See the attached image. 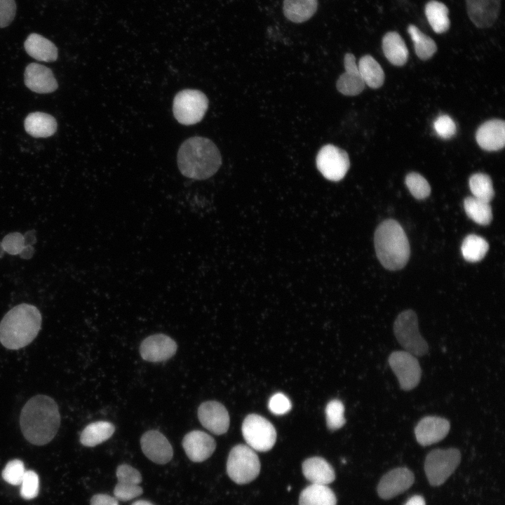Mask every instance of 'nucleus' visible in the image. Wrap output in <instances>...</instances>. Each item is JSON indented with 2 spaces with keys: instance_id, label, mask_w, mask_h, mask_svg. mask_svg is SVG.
Masks as SVG:
<instances>
[{
  "instance_id": "nucleus-44",
  "label": "nucleus",
  "mask_w": 505,
  "mask_h": 505,
  "mask_svg": "<svg viewBox=\"0 0 505 505\" xmlns=\"http://www.w3.org/2000/svg\"><path fill=\"white\" fill-rule=\"evenodd\" d=\"M116 475L118 481H128L137 485L142 482V476L139 471L126 464L117 467Z\"/></svg>"
},
{
  "instance_id": "nucleus-25",
  "label": "nucleus",
  "mask_w": 505,
  "mask_h": 505,
  "mask_svg": "<svg viewBox=\"0 0 505 505\" xmlns=\"http://www.w3.org/2000/svg\"><path fill=\"white\" fill-rule=\"evenodd\" d=\"M385 57L393 65L403 66L408 58V50L400 35L396 32H387L382 39Z\"/></svg>"
},
{
  "instance_id": "nucleus-41",
  "label": "nucleus",
  "mask_w": 505,
  "mask_h": 505,
  "mask_svg": "<svg viewBox=\"0 0 505 505\" xmlns=\"http://www.w3.org/2000/svg\"><path fill=\"white\" fill-rule=\"evenodd\" d=\"M291 407L290 400L282 393H275L269 401V409L274 415H284L290 410Z\"/></svg>"
},
{
  "instance_id": "nucleus-28",
  "label": "nucleus",
  "mask_w": 505,
  "mask_h": 505,
  "mask_svg": "<svg viewBox=\"0 0 505 505\" xmlns=\"http://www.w3.org/2000/svg\"><path fill=\"white\" fill-rule=\"evenodd\" d=\"M115 431L108 422L100 421L86 426L80 436V442L86 447H94L108 440Z\"/></svg>"
},
{
  "instance_id": "nucleus-27",
  "label": "nucleus",
  "mask_w": 505,
  "mask_h": 505,
  "mask_svg": "<svg viewBox=\"0 0 505 505\" xmlns=\"http://www.w3.org/2000/svg\"><path fill=\"white\" fill-rule=\"evenodd\" d=\"M333 491L325 485L311 484L300 493L299 505H336Z\"/></svg>"
},
{
  "instance_id": "nucleus-37",
  "label": "nucleus",
  "mask_w": 505,
  "mask_h": 505,
  "mask_svg": "<svg viewBox=\"0 0 505 505\" xmlns=\"http://www.w3.org/2000/svg\"><path fill=\"white\" fill-rule=\"evenodd\" d=\"M25 473L23 462L20 459H13L6 464L1 476L8 483L18 485L21 484Z\"/></svg>"
},
{
  "instance_id": "nucleus-6",
  "label": "nucleus",
  "mask_w": 505,
  "mask_h": 505,
  "mask_svg": "<svg viewBox=\"0 0 505 505\" xmlns=\"http://www.w3.org/2000/svg\"><path fill=\"white\" fill-rule=\"evenodd\" d=\"M395 337L405 351L422 356L429 351V345L418 328L417 314L411 309L400 313L393 323Z\"/></svg>"
},
{
  "instance_id": "nucleus-40",
  "label": "nucleus",
  "mask_w": 505,
  "mask_h": 505,
  "mask_svg": "<svg viewBox=\"0 0 505 505\" xmlns=\"http://www.w3.org/2000/svg\"><path fill=\"white\" fill-rule=\"evenodd\" d=\"M434 129L439 137L449 139L456 133V125L452 119L446 114L438 116L433 123Z\"/></svg>"
},
{
  "instance_id": "nucleus-30",
  "label": "nucleus",
  "mask_w": 505,
  "mask_h": 505,
  "mask_svg": "<svg viewBox=\"0 0 505 505\" xmlns=\"http://www.w3.org/2000/svg\"><path fill=\"white\" fill-rule=\"evenodd\" d=\"M449 11L442 2L431 0L425 6V15L433 29L438 34L445 32L450 27Z\"/></svg>"
},
{
  "instance_id": "nucleus-31",
  "label": "nucleus",
  "mask_w": 505,
  "mask_h": 505,
  "mask_svg": "<svg viewBox=\"0 0 505 505\" xmlns=\"http://www.w3.org/2000/svg\"><path fill=\"white\" fill-rule=\"evenodd\" d=\"M464 207L468 217L476 223L487 225L492 221V213L489 203L469 196L464 199Z\"/></svg>"
},
{
  "instance_id": "nucleus-3",
  "label": "nucleus",
  "mask_w": 505,
  "mask_h": 505,
  "mask_svg": "<svg viewBox=\"0 0 505 505\" xmlns=\"http://www.w3.org/2000/svg\"><path fill=\"white\" fill-rule=\"evenodd\" d=\"M41 325L39 309L21 304L8 311L0 323V342L9 349H19L30 344L38 335Z\"/></svg>"
},
{
  "instance_id": "nucleus-4",
  "label": "nucleus",
  "mask_w": 505,
  "mask_h": 505,
  "mask_svg": "<svg viewBox=\"0 0 505 505\" xmlns=\"http://www.w3.org/2000/svg\"><path fill=\"white\" fill-rule=\"evenodd\" d=\"M374 243L377 257L384 268L394 271L405 266L410 257V245L397 221H383L375 230Z\"/></svg>"
},
{
  "instance_id": "nucleus-23",
  "label": "nucleus",
  "mask_w": 505,
  "mask_h": 505,
  "mask_svg": "<svg viewBox=\"0 0 505 505\" xmlns=\"http://www.w3.org/2000/svg\"><path fill=\"white\" fill-rule=\"evenodd\" d=\"M24 47L28 55L39 61L53 62L58 58L55 45L39 34H30L24 43Z\"/></svg>"
},
{
  "instance_id": "nucleus-33",
  "label": "nucleus",
  "mask_w": 505,
  "mask_h": 505,
  "mask_svg": "<svg viewBox=\"0 0 505 505\" xmlns=\"http://www.w3.org/2000/svg\"><path fill=\"white\" fill-rule=\"evenodd\" d=\"M489 249L487 242L476 234L468 235L463 241L461 250L464 258L470 262L481 260Z\"/></svg>"
},
{
  "instance_id": "nucleus-10",
  "label": "nucleus",
  "mask_w": 505,
  "mask_h": 505,
  "mask_svg": "<svg viewBox=\"0 0 505 505\" xmlns=\"http://www.w3.org/2000/svg\"><path fill=\"white\" fill-rule=\"evenodd\" d=\"M316 167L328 180L338 182L342 180L350 167L347 152L334 144L322 147L316 158Z\"/></svg>"
},
{
  "instance_id": "nucleus-15",
  "label": "nucleus",
  "mask_w": 505,
  "mask_h": 505,
  "mask_svg": "<svg viewBox=\"0 0 505 505\" xmlns=\"http://www.w3.org/2000/svg\"><path fill=\"white\" fill-rule=\"evenodd\" d=\"M140 445L144 455L154 463L165 464L173 458V447L161 432L150 430L141 437Z\"/></svg>"
},
{
  "instance_id": "nucleus-39",
  "label": "nucleus",
  "mask_w": 505,
  "mask_h": 505,
  "mask_svg": "<svg viewBox=\"0 0 505 505\" xmlns=\"http://www.w3.org/2000/svg\"><path fill=\"white\" fill-rule=\"evenodd\" d=\"M20 485V495L25 499H32L38 495L39 479L34 471H25Z\"/></svg>"
},
{
  "instance_id": "nucleus-8",
  "label": "nucleus",
  "mask_w": 505,
  "mask_h": 505,
  "mask_svg": "<svg viewBox=\"0 0 505 505\" xmlns=\"http://www.w3.org/2000/svg\"><path fill=\"white\" fill-rule=\"evenodd\" d=\"M461 461V454L456 448L435 449L428 453L424 471L433 486L442 485L454 471Z\"/></svg>"
},
{
  "instance_id": "nucleus-43",
  "label": "nucleus",
  "mask_w": 505,
  "mask_h": 505,
  "mask_svg": "<svg viewBox=\"0 0 505 505\" xmlns=\"http://www.w3.org/2000/svg\"><path fill=\"white\" fill-rule=\"evenodd\" d=\"M15 0H0V27L8 26L16 13Z\"/></svg>"
},
{
  "instance_id": "nucleus-5",
  "label": "nucleus",
  "mask_w": 505,
  "mask_h": 505,
  "mask_svg": "<svg viewBox=\"0 0 505 505\" xmlns=\"http://www.w3.org/2000/svg\"><path fill=\"white\" fill-rule=\"evenodd\" d=\"M260 471V462L253 449L239 444L230 451L227 462V472L236 483L243 485L255 480Z\"/></svg>"
},
{
  "instance_id": "nucleus-7",
  "label": "nucleus",
  "mask_w": 505,
  "mask_h": 505,
  "mask_svg": "<svg viewBox=\"0 0 505 505\" xmlns=\"http://www.w3.org/2000/svg\"><path fill=\"white\" fill-rule=\"evenodd\" d=\"M208 107L206 95L198 90L186 89L177 93L173 100V111L177 121L184 125L199 122Z\"/></svg>"
},
{
  "instance_id": "nucleus-38",
  "label": "nucleus",
  "mask_w": 505,
  "mask_h": 505,
  "mask_svg": "<svg viewBox=\"0 0 505 505\" xmlns=\"http://www.w3.org/2000/svg\"><path fill=\"white\" fill-rule=\"evenodd\" d=\"M113 492L118 501H127L140 496L143 490L140 485L128 481H118Z\"/></svg>"
},
{
  "instance_id": "nucleus-21",
  "label": "nucleus",
  "mask_w": 505,
  "mask_h": 505,
  "mask_svg": "<svg viewBox=\"0 0 505 505\" xmlns=\"http://www.w3.org/2000/svg\"><path fill=\"white\" fill-rule=\"evenodd\" d=\"M478 145L486 151H497L505 144V122L492 119L480 126L476 134Z\"/></svg>"
},
{
  "instance_id": "nucleus-48",
  "label": "nucleus",
  "mask_w": 505,
  "mask_h": 505,
  "mask_svg": "<svg viewBox=\"0 0 505 505\" xmlns=\"http://www.w3.org/2000/svg\"><path fill=\"white\" fill-rule=\"evenodd\" d=\"M34 252V249L31 245H26L24 247L20 255L22 257L28 259L30 258Z\"/></svg>"
},
{
  "instance_id": "nucleus-19",
  "label": "nucleus",
  "mask_w": 505,
  "mask_h": 505,
  "mask_svg": "<svg viewBox=\"0 0 505 505\" xmlns=\"http://www.w3.org/2000/svg\"><path fill=\"white\" fill-rule=\"evenodd\" d=\"M24 77L26 86L37 93H50L58 87L51 69L38 63L28 65Z\"/></svg>"
},
{
  "instance_id": "nucleus-14",
  "label": "nucleus",
  "mask_w": 505,
  "mask_h": 505,
  "mask_svg": "<svg viewBox=\"0 0 505 505\" xmlns=\"http://www.w3.org/2000/svg\"><path fill=\"white\" fill-rule=\"evenodd\" d=\"M177 351L175 342L164 334H155L145 338L140 344L142 358L149 362H161L171 358Z\"/></svg>"
},
{
  "instance_id": "nucleus-26",
  "label": "nucleus",
  "mask_w": 505,
  "mask_h": 505,
  "mask_svg": "<svg viewBox=\"0 0 505 505\" xmlns=\"http://www.w3.org/2000/svg\"><path fill=\"white\" fill-rule=\"evenodd\" d=\"M317 8L318 0H284L283 11L288 20L301 23L309 20Z\"/></svg>"
},
{
  "instance_id": "nucleus-50",
  "label": "nucleus",
  "mask_w": 505,
  "mask_h": 505,
  "mask_svg": "<svg viewBox=\"0 0 505 505\" xmlns=\"http://www.w3.org/2000/svg\"><path fill=\"white\" fill-rule=\"evenodd\" d=\"M4 251L5 250H4V248L2 245V244H1V243H0V257H1L3 255Z\"/></svg>"
},
{
  "instance_id": "nucleus-13",
  "label": "nucleus",
  "mask_w": 505,
  "mask_h": 505,
  "mask_svg": "<svg viewBox=\"0 0 505 505\" xmlns=\"http://www.w3.org/2000/svg\"><path fill=\"white\" fill-rule=\"evenodd\" d=\"M415 481L413 473L405 467L393 469L384 474L377 485V493L389 499L410 488Z\"/></svg>"
},
{
  "instance_id": "nucleus-35",
  "label": "nucleus",
  "mask_w": 505,
  "mask_h": 505,
  "mask_svg": "<svg viewBox=\"0 0 505 505\" xmlns=\"http://www.w3.org/2000/svg\"><path fill=\"white\" fill-rule=\"evenodd\" d=\"M405 184L411 194L417 199H424L431 193L428 181L417 173H408L405 177Z\"/></svg>"
},
{
  "instance_id": "nucleus-9",
  "label": "nucleus",
  "mask_w": 505,
  "mask_h": 505,
  "mask_svg": "<svg viewBox=\"0 0 505 505\" xmlns=\"http://www.w3.org/2000/svg\"><path fill=\"white\" fill-rule=\"evenodd\" d=\"M243 438L250 447L259 452L271 450L276 440V432L273 424L264 417L248 415L242 424Z\"/></svg>"
},
{
  "instance_id": "nucleus-49",
  "label": "nucleus",
  "mask_w": 505,
  "mask_h": 505,
  "mask_svg": "<svg viewBox=\"0 0 505 505\" xmlns=\"http://www.w3.org/2000/svg\"><path fill=\"white\" fill-rule=\"evenodd\" d=\"M131 505H154V504L149 501L137 500V501L133 502Z\"/></svg>"
},
{
  "instance_id": "nucleus-16",
  "label": "nucleus",
  "mask_w": 505,
  "mask_h": 505,
  "mask_svg": "<svg viewBox=\"0 0 505 505\" xmlns=\"http://www.w3.org/2000/svg\"><path fill=\"white\" fill-rule=\"evenodd\" d=\"M182 447L191 461L201 462L213 454L216 443L215 439L206 432L194 430L184 436Z\"/></svg>"
},
{
  "instance_id": "nucleus-36",
  "label": "nucleus",
  "mask_w": 505,
  "mask_h": 505,
  "mask_svg": "<svg viewBox=\"0 0 505 505\" xmlns=\"http://www.w3.org/2000/svg\"><path fill=\"white\" fill-rule=\"evenodd\" d=\"M344 407L341 400L333 399L325 408L326 422L331 430H337L344 426L346 420L344 417Z\"/></svg>"
},
{
  "instance_id": "nucleus-34",
  "label": "nucleus",
  "mask_w": 505,
  "mask_h": 505,
  "mask_svg": "<svg viewBox=\"0 0 505 505\" xmlns=\"http://www.w3.org/2000/svg\"><path fill=\"white\" fill-rule=\"evenodd\" d=\"M469 184L473 197L487 203L492 199L494 191L491 178L487 174L478 173L472 175Z\"/></svg>"
},
{
  "instance_id": "nucleus-17",
  "label": "nucleus",
  "mask_w": 505,
  "mask_h": 505,
  "mask_svg": "<svg viewBox=\"0 0 505 505\" xmlns=\"http://www.w3.org/2000/svg\"><path fill=\"white\" fill-rule=\"evenodd\" d=\"M450 429V422L443 417L426 416L423 417L415 428L417 442L428 446L443 440Z\"/></svg>"
},
{
  "instance_id": "nucleus-11",
  "label": "nucleus",
  "mask_w": 505,
  "mask_h": 505,
  "mask_svg": "<svg viewBox=\"0 0 505 505\" xmlns=\"http://www.w3.org/2000/svg\"><path fill=\"white\" fill-rule=\"evenodd\" d=\"M388 361L401 389L410 391L419 384L422 370L416 356L405 351H396L389 355Z\"/></svg>"
},
{
  "instance_id": "nucleus-29",
  "label": "nucleus",
  "mask_w": 505,
  "mask_h": 505,
  "mask_svg": "<svg viewBox=\"0 0 505 505\" xmlns=\"http://www.w3.org/2000/svg\"><path fill=\"white\" fill-rule=\"evenodd\" d=\"M358 68L365 84L372 88H378L383 85L384 71L372 56L365 55L361 57L358 64Z\"/></svg>"
},
{
  "instance_id": "nucleus-45",
  "label": "nucleus",
  "mask_w": 505,
  "mask_h": 505,
  "mask_svg": "<svg viewBox=\"0 0 505 505\" xmlns=\"http://www.w3.org/2000/svg\"><path fill=\"white\" fill-rule=\"evenodd\" d=\"M90 505H119L118 500L106 494H97L90 499Z\"/></svg>"
},
{
  "instance_id": "nucleus-12",
  "label": "nucleus",
  "mask_w": 505,
  "mask_h": 505,
  "mask_svg": "<svg viewBox=\"0 0 505 505\" xmlns=\"http://www.w3.org/2000/svg\"><path fill=\"white\" fill-rule=\"evenodd\" d=\"M198 418L201 424L216 435L226 433L229 426V416L225 407L214 400L206 401L198 408Z\"/></svg>"
},
{
  "instance_id": "nucleus-42",
  "label": "nucleus",
  "mask_w": 505,
  "mask_h": 505,
  "mask_svg": "<svg viewBox=\"0 0 505 505\" xmlns=\"http://www.w3.org/2000/svg\"><path fill=\"white\" fill-rule=\"evenodd\" d=\"M1 244L4 250L12 255L20 254L25 247L23 236L17 232L6 235Z\"/></svg>"
},
{
  "instance_id": "nucleus-24",
  "label": "nucleus",
  "mask_w": 505,
  "mask_h": 505,
  "mask_svg": "<svg viewBox=\"0 0 505 505\" xmlns=\"http://www.w3.org/2000/svg\"><path fill=\"white\" fill-rule=\"evenodd\" d=\"M24 126L26 132L34 137H47L55 133L57 122L53 116L36 112L27 115Z\"/></svg>"
},
{
  "instance_id": "nucleus-22",
  "label": "nucleus",
  "mask_w": 505,
  "mask_h": 505,
  "mask_svg": "<svg viewBox=\"0 0 505 505\" xmlns=\"http://www.w3.org/2000/svg\"><path fill=\"white\" fill-rule=\"evenodd\" d=\"M302 473L311 484L327 485L335 479V471L332 466L320 457L307 459L302 464Z\"/></svg>"
},
{
  "instance_id": "nucleus-47",
  "label": "nucleus",
  "mask_w": 505,
  "mask_h": 505,
  "mask_svg": "<svg viewBox=\"0 0 505 505\" xmlns=\"http://www.w3.org/2000/svg\"><path fill=\"white\" fill-rule=\"evenodd\" d=\"M34 233V232L33 231H29L25 233V234L23 236L25 246L31 245L32 244L35 243L36 238Z\"/></svg>"
},
{
  "instance_id": "nucleus-1",
  "label": "nucleus",
  "mask_w": 505,
  "mask_h": 505,
  "mask_svg": "<svg viewBox=\"0 0 505 505\" xmlns=\"http://www.w3.org/2000/svg\"><path fill=\"white\" fill-rule=\"evenodd\" d=\"M20 424L25 438L36 445L50 442L60 425V415L55 401L46 395L31 398L22 409Z\"/></svg>"
},
{
  "instance_id": "nucleus-46",
  "label": "nucleus",
  "mask_w": 505,
  "mask_h": 505,
  "mask_svg": "<svg viewBox=\"0 0 505 505\" xmlns=\"http://www.w3.org/2000/svg\"><path fill=\"white\" fill-rule=\"evenodd\" d=\"M404 505H426V503L422 496L415 495L408 499Z\"/></svg>"
},
{
  "instance_id": "nucleus-32",
  "label": "nucleus",
  "mask_w": 505,
  "mask_h": 505,
  "mask_svg": "<svg viewBox=\"0 0 505 505\" xmlns=\"http://www.w3.org/2000/svg\"><path fill=\"white\" fill-rule=\"evenodd\" d=\"M408 32L413 41L415 50L418 58L422 60L431 58L437 50L435 41L421 32L415 25H410Z\"/></svg>"
},
{
  "instance_id": "nucleus-2",
  "label": "nucleus",
  "mask_w": 505,
  "mask_h": 505,
  "mask_svg": "<svg viewBox=\"0 0 505 505\" xmlns=\"http://www.w3.org/2000/svg\"><path fill=\"white\" fill-rule=\"evenodd\" d=\"M177 165L185 177L206 180L218 170L222 165V156L213 142L195 136L181 144L177 153Z\"/></svg>"
},
{
  "instance_id": "nucleus-18",
  "label": "nucleus",
  "mask_w": 505,
  "mask_h": 505,
  "mask_svg": "<svg viewBox=\"0 0 505 505\" xmlns=\"http://www.w3.org/2000/svg\"><path fill=\"white\" fill-rule=\"evenodd\" d=\"M469 19L478 28H487L497 20L501 0H466Z\"/></svg>"
},
{
  "instance_id": "nucleus-20",
  "label": "nucleus",
  "mask_w": 505,
  "mask_h": 505,
  "mask_svg": "<svg viewBox=\"0 0 505 505\" xmlns=\"http://www.w3.org/2000/svg\"><path fill=\"white\" fill-rule=\"evenodd\" d=\"M344 65L345 72L336 82L337 90L344 95H359L364 90L365 84L359 73L354 54L347 53L344 55Z\"/></svg>"
}]
</instances>
